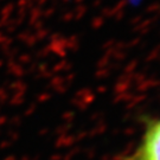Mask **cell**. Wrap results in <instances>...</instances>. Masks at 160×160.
Segmentation results:
<instances>
[{"mask_svg":"<svg viewBox=\"0 0 160 160\" xmlns=\"http://www.w3.org/2000/svg\"><path fill=\"white\" fill-rule=\"evenodd\" d=\"M135 160H160V119L147 123Z\"/></svg>","mask_w":160,"mask_h":160,"instance_id":"cell-1","label":"cell"}]
</instances>
